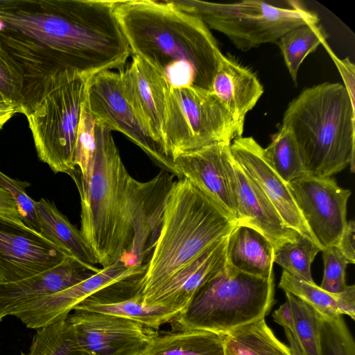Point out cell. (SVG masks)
<instances>
[{"label": "cell", "instance_id": "cell-1", "mask_svg": "<svg viewBox=\"0 0 355 355\" xmlns=\"http://www.w3.org/2000/svg\"><path fill=\"white\" fill-rule=\"evenodd\" d=\"M0 26L1 40L55 71H120L130 53L114 1L0 0Z\"/></svg>", "mask_w": 355, "mask_h": 355}, {"label": "cell", "instance_id": "cell-2", "mask_svg": "<svg viewBox=\"0 0 355 355\" xmlns=\"http://www.w3.org/2000/svg\"><path fill=\"white\" fill-rule=\"evenodd\" d=\"M114 13L130 52L170 87L210 90L223 53L200 19L169 1H114Z\"/></svg>", "mask_w": 355, "mask_h": 355}, {"label": "cell", "instance_id": "cell-3", "mask_svg": "<svg viewBox=\"0 0 355 355\" xmlns=\"http://www.w3.org/2000/svg\"><path fill=\"white\" fill-rule=\"evenodd\" d=\"M111 132L95 121L92 173L87 180L74 173L71 175L80 198V231L103 268L119 260L129 266L134 240V178L127 171Z\"/></svg>", "mask_w": 355, "mask_h": 355}, {"label": "cell", "instance_id": "cell-4", "mask_svg": "<svg viewBox=\"0 0 355 355\" xmlns=\"http://www.w3.org/2000/svg\"><path fill=\"white\" fill-rule=\"evenodd\" d=\"M282 125L291 130L306 175L330 178L347 166L355 172V106L342 84L304 89L288 104Z\"/></svg>", "mask_w": 355, "mask_h": 355}, {"label": "cell", "instance_id": "cell-5", "mask_svg": "<svg viewBox=\"0 0 355 355\" xmlns=\"http://www.w3.org/2000/svg\"><path fill=\"white\" fill-rule=\"evenodd\" d=\"M236 225L189 180L178 178L168 193L153 252L141 279L144 300Z\"/></svg>", "mask_w": 355, "mask_h": 355}, {"label": "cell", "instance_id": "cell-6", "mask_svg": "<svg viewBox=\"0 0 355 355\" xmlns=\"http://www.w3.org/2000/svg\"><path fill=\"white\" fill-rule=\"evenodd\" d=\"M274 302V279L227 264L196 293L171 322L172 330H202L224 335L265 318Z\"/></svg>", "mask_w": 355, "mask_h": 355}, {"label": "cell", "instance_id": "cell-7", "mask_svg": "<svg viewBox=\"0 0 355 355\" xmlns=\"http://www.w3.org/2000/svg\"><path fill=\"white\" fill-rule=\"evenodd\" d=\"M89 78L71 69L53 73L24 114L39 159L55 173L71 175L76 170V144Z\"/></svg>", "mask_w": 355, "mask_h": 355}, {"label": "cell", "instance_id": "cell-8", "mask_svg": "<svg viewBox=\"0 0 355 355\" xmlns=\"http://www.w3.org/2000/svg\"><path fill=\"white\" fill-rule=\"evenodd\" d=\"M169 1L180 10L200 19L208 28L226 35L242 51L266 43L277 44L290 30L319 22L316 13L294 1H290L289 8L257 0L232 3L196 0Z\"/></svg>", "mask_w": 355, "mask_h": 355}, {"label": "cell", "instance_id": "cell-9", "mask_svg": "<svg viewBox=\"0 0 355 355\" xmlns=\"http://www.w3.org/2000/svg\"><path fill=\"white\" fill-rule=\"evenodd\" d=\"M239 137L232 114L210 90L168 87L162 139L173 160L182 153L214 143H232Z\"/></svg>", "mask_w": 355, "mask_h": 355}, {"label": "cell", "instance_id": "cell-10", "mask_svg": "<svg viewBox=\"0 0 355 355\" xmlns=\"http://www.w3.org/2000/svg\"><path fill=\"white\" fill-rule=\"evenodd\" d=\"M86 105L94 119L111 131L124 134L162 171L178 177L173 160L144 125L123 91L119 72L105 71L92 76Z\"/></svg>", "mask_w": 355, "mask_h": 355}, {"label": "cell", "instance_id": "cell-11", "mask_svg": "<svg viewBox=\"0 0 355 355\" xmlns=\"http://www.w3.org/2000/svg\"><path fill=\"white\" fill-rule=\"evenodd\" d=\"M67 320L84 355H146L156 330L123 317L73 310Z\"/></svg>", "mask_w": 355, "mask_h": 355}, {"label": "cell", "instance_id": "cell-12", "mask_svg": "<svg viewBox=\"0 0 355 355\" xmlns=\"http://www.w3.org/2000/svg\"><path fill=\"white\" fill-rule=\"evenodd\" d=\"M293 199L322 248L336 246L347 223L351 191L333 178L305 175L288 184Z\"/></svg>", "mask_w": 355, "mask_h": 355}, {"label": "cell", "instance_id": "cell-13", "mask_svg": "<svg viewBox=\"0 0 355 355\" xmlns=\"http://www.w3.org/2000/svg\"><path fill=\"white\" fill-rule=\"evenodd\" d=\"M67 257L27 225L0 218V282H15L42 272Z\"/></svg>", "mask_w": 355, "mask_h": 355}, {"label": "cell", "instance_id": "cell-14", "mask_svg": "<svg viewBox=\"0 0 355 355\" xmlns=\"http://www.w3.org/2000/svg\"><path fill=\"white\" fill-rule=\"evenodd\" d=\"M146 266H129L121 260L117 261L71 287L41 297L15 317L28 328L46 327L67 319L77 304L96 292L119 282L144 275Z\"/></svg>", "mask_w": 355, "mask_h": 355}, {"label": "cell", "instance_id": "cell-15", "mask_svg": "<svg viewBox=\"0 0 355 355\" xmlns=\"http://www.w3.org/2000/svg\"><path fill=\"white\" fill-rule=\"evenodd\" d=\"M225 166L237 214V225L250 227L264 236L274 249L300 234L287 227L259 186L234 159L230 149Z\"/></svg>", "mask_w": 355, "mask_h": 355}, {"label": "cell", "instance_id": "cell-16", "mask_svg": "<svg viewBox=\"0 0 355 355\" xmlns=\"http://www.w3.org/2000/svg\"><path fill=\"white\" fill-rule=\"evenodd\" d=\"M234 159L261 189L285 225L322 248L302 217L288 187L269 164L264 152L252 137L235 138L230 144Z\"/></svg>", "mask_w": 355, "mask_h": 355}, {"label": "cell", "instance_id": "cell-17", "mask_svg": "<svg viewBox=\"0 0 355 355\" xmlns=\"http://www.w3.org/2000/svg\"><path fill=\"white\" fill-rule=\"evenodd\" d=\"M231 143L218 142L177 155L178 178L189 180L237 223V214L225 166Z\"/></svg>", "mask_w": 355, "mask_h": 355}, {"label": "cell", "instance_id": "cell-18", "mask_svg": "<svg viewBox=\"0 0 355 355\" xmlns=\"http://www.w3.org/2000/svg\"><path fill=\"white\" fill-rule=\"evenodd\" d=\"M100 270L67 257L58 266L15 282H0V322L48 295L71 287Z\"/></svg>", "mask_w": 355, "mask_h": 355}, {"label": "cell", "instance_id": "cell-19", "mask_svg": "<svg viewBox=\"0 0 355 355\" xmlns=\"http://www.w3.org/2000/svg\"><path fill=\"white\" fill-rule=\"evenodd\" d=\"M143 275L110 285L80 302L73 310L114 315L157 331L162 325L171 322L179 312L166 306L144 303L141 283Z\"/></svg>", "mask_w": 355, "mask_h": 355}, {"label": "cell", "instance_id": "cell-20", "mask_svg": "<svg viewBox=\"0 0 355 355\" xmlns=\"http://www.w3.org/2000/svg\"><path fill=\"white\" fill-rule=\"evenodd\" d=\"M230 233L216 241L197 258L177 271L144 298V303L166 306L179 313L182 312L198 290L227 264Z\"/></svg>", "mask_w": 355, "mask_h": 355}, {"label": "cell", "instance_id": "cell-21", "mask_svg": "<svg viewBox=\"0 0 355 355\" xmlns=\"http://www.w3.org/2000/svg\"><path fill=\"white\" fill-rule=\"evenodd\" d=\"M119 73L126 98L146 128L163 145L162 128L168 83L156 70L135 55Z\"/></svg>", "mask_w": 355, "mask_h": 355}, {"label": "cell", "instance_id": "cell-22", "mask_svg": "<svg viewBox=\"0 0 355 355\" xmlns=\"http://www.w3.org/2000/svg\"><path fill=\"white\" fill-rule=\"evenodd\" d=\"M210 91L230 112L241 137L246 114L263 93V85L257 76L233 58L223 55Z\"/></svg>", "mask_w": 355, "mask_h": 355}, {"label": "cell", "instance_id": "cell-23", "mask_svg": "<svg viewBox=\"0 0 355 355\" xmlns=\"http://www.w3.org/2000/svg\"><path fill=\"white\" fill-rule=\"evenodd\" d=\"M273 254L269 241L250 227L236 225L230 234L227 261L239 271L263 279H274Z\"/></svg>", "mask_w": 355, "mask_h": 355}, {"label": "cell", "instance_id": "cell-24", "mask_svg": "<svg viewBox=\"0 0 355 355\" xmlns=\"http://www.w3.org/2000/svg\"><path fill=\"white\" fill-rule=\"evenodd\" d=\"M40 233L80 263L96 267L94 254L80 230L72 225L51 202L41 198L35 202Z\"/></svg>", "mask_w": 355, "mask_h": 355}, {"label": "cell", "instance_id": "cell-25", "mask_svg": "<svg viewBox=\"0 0 355 355\" xmlns=\"http://www.w3.org/2000/svg\"><path fill=\"white\" fill-rule=\"evenodd\" d=\"M146 355H225L223 335L195 329L157 333Z\"/></svg>", "mask_w": 355, "mask_h": 355}, {"label": "cell", "instance_id": "cell-26", "mask_svg": "<svg viewBox=\"0 0 355 355\" xmlns=\"http://www.w3.org/2000/svg\"><path fill=\"white\" fill-rule=\"evenodd\" d=\"M225 355H292L273 334L265 318L223 335Z\"/></svg>", "mask_w": 355, "mask_h": 355}, {"label": "cell", "instance_id": "cell-27", "mask_svg": "<svg viewBox=\"0 0 355 355\" xmlns=\"http://www.w3.org/2000/svg\"><path fill=\"white\" fill-rule=\"evenodd\" d=\"M327 37L321 26L306 24L296 27L283 35L277 41L284 62L295 84L298 70L304 58L315 51Z\"/></svg>", "mask_w": 355, "mask_h": 355}, {"label": "cell", "instance_id": "cell-28", "mask_svg": "<svg viewBox=\"0 0 355 355\" xmlns=\"http://www.w3.org/2000/svg\"><path fill=\"white\" fill-rule=\"evenodd\" d=\"M264 152L273 170L286 184L306 175L296 141L288 128L281 126Z\"/></svg>", "mask_w": 355, "mask_h": 355}, {"label": "cell", "instance_id": "cell-29", "mask_svg": "<svg viewBox=\"0 0 355 355\" xmlns=\"http://www.w3.org/2000/svg\"><path fill=\"white\" fill-rule=\"evenodd\" d=\"M321 249L307 238L300 235L295 240L274 249L273 261L291 275L314 283L311 263Z\"/></svg>", "mask_w": 355, "mask_h": 355}, {"label": "cell", "instance_id": "cell-30", "mask_svg": "<svg viewBox=\"0 0 355 355\" xmlns=\"http://www.w3.org/2000/svg\"><path fill=\"white\" fill-rule=\"evenodd\" d=\"M24 355H84L67 318L38 329Z\"/></svg>", "mask_w": 355, "mask_h": 355}, {"label": "cell", "instance_id": "cell-31", "mask_svg": "<svg viewBox=\"0 0 355 355\" xmlns=\"http://www.w3.org/2000/svg\"><path fill=\"white\" fill-rule=\"evenodd\" d=\"M279 287L310 305L321 316L333 318L341 315L338 310V293H330L315 282L302 280L284 270Z\"/></svg>", "mask_w": 355, "mask_h": 355}, {"label": "cell", "instance_id": "cell-32", "mask_svg": "<svg viewBox=\"0 0 355 355\" xmlns=\"http://www.w3.org/2000/svg\"><path fill=\"white\" fill-rule=\"evenodd\" d=\"M292 313L293 333L305 355H320L316 311L296 296L285 293Z\"/></svg>", "mask_w": 355, "mask_h": 355}, {"label": "cell", "instance_id": "cell-33", "mask_svg": "<svg viewBox=\"0 0 355 355\" xmlns=\"http://www.w3.org/2000/svg\"><path fill=\"white\" fill-rule=\"evenodd\" d=\"M318 318L320 355H355L354 340L342 316Z\"/></svg>", "mask_w": 355, "mask_h": 355}, {"label": "cell", "instance_id": "cell-34", "mask_svg": "<svg viewBox=\"0 0 355 355\" xmlns=\"http://www.w3.org/2000/svg\"><path fill=\"white\" fill-rule=\"evenodd\" d=\"M23 69L0 40V96L21 113L24 103Z\"/></svg>", "mask_w": 355, "mask_h": 355}, {"label": "cell", "instance_id": "cell-35", "mask_svg": "<svg viewBox=\"0 0 355 355\" xmlns=\"http://www.w3.org/2000/svg\"><path fill=\"white\" fill-rule=\"evenodd\" d=\"M95 149V120L85 102L82 110L74 157L75 165L78 168L74 173L83 180H87L92 173Z\"/></svg>", "mask_w": 355, "mask_h": 355}, {"label": "cell", "instance_id": "cell-36", "mask_svg": "<svg viewBox=\"0 0 355 355\" xmlns=\"http://www.w3.org/2000/svg\"><path fill=\"white\" fill-rule=\"evenodd\" d=\"M324 275L320 288L334 294L343 292L347 286L345 272L348 261L337 246L323 249Z\"/></svg>", "mask_w": 355, "mask_h": 355}, {"label": "cell", "instance_id": "cell-37", "mask_svg": "<svg viewBox=\"0 0 355 355\" xmlns=\"http://www.w3.org/2000/svg\"><path fill=\"white\" fill-rule=\"evenodd\" d=\"M30 184L26 181L12 179L0 171V187L12 196L19 216L26 225L40 233V225L35 208V200L26 193Z\"/></svg>", "mask_w": 355, "mask_h": 355}, {"label": "cell", "instance_id": "cell-38", "mask_svg": "<svg viewBox=\"0 0 355 355\" xmlns=\"http://www.w3.org/2000/svg\"><path fill=\"white\" fill-rule=\"evenodd\" d=\"M322 44L335 63L343 78L344 87L349 94L352 103L355 106V65L348 58L340 59L337 57L329 46L327 41H324Z\"/></svg>", "mask_w": 355, "mask_h": 355}, {"label": "cell", "instance_id": "cell-39", "mask_svg": "<svg viewBox=\"0 0 355 355\" xmlns=\"http://www.w3.org/2000/svg\"><path fill=\"white\" fill-rule=\"evenodd\" d=\"M0 218L19 225H26L19 216L12 196L1 187H0Z\"/></svg>", "mask_w": 355, "mask_h": 355}, {"label": "cell", "instance_id": "cell-40", "mask_svg": "<svg viewBox=\"0 0 355 355\" xmlns=\"http://www.w3.org/2000/svg\"><path fill=\"white\" fill-rule=\"evenodd\" d=\"M354 238V221H347L346 225L336 246L345 257L349 263L352 264L355 263Z\"/></svg>", "mask_w": 355, "mask_h": 355}, {"label": "cell", "instance_id": "cell-41", "mask_svg": "<svg viewBox=\"0 0 355 355\" xmlns=\"http://www.w3.org/2000/svg\"><path fill=\"white\" fill-rule=\"evenodd\" d=\"M338 310L340 314L347 315L353 320L355 318V286L351 285L338 293Z\"/></svg>", "mask_w": 355, "mask_h": 355}, {"label": "cell", "instance_id": "cell-42", "mask_svg": "<svg viewBox=\"0 0 355 355\" xmlns=\"http://www.w3.org/2000/svg\"><path fill=\"white\" fill-rule=\"evenodd\" d=\"M275 322L280 324L284 329L293 332V323L290 304L286 301L282 304L272 314Z\"/></svg>", "mask_w": 355, "mask_h": 355}, {"label": "cell", "instance_id": "cell-43", "mask_svg": "<svg viewBox=\"0 0 355 355\" xmlns=\"http://www.w3.org/2000/svg\"><path fill=\"white\" fill-rule=\"evenodd\" d=\"M17 113L15 107L0 98V130L6 123Z\"/></svg>", "mask_w": 355, "mask_h": 355}, {"label": "cell", "instance_id": "cell-44", "mask_svg": "<svg viewBox=\"0 0 355 355\" xmlns=\"http://www.w3.org/2000/svg\"><path fill=\"white\" fill-rule=\"evenodd\" d=\"M292 355H305L293 332L284 329Z\"/></svg>", "mask_w": 355, "mask_h": 355}, {"label": "cell", "instance_id": "cell-45", "mask_svg": "<svg viewBox=\"0 0 355 355\" xmlns=\"http://www.w3.org/2000/svg\"><path fill=\"white\" fill-rule=\"evenodd\" d=\"M0 98H1V96H0Z\"/></svg>", "mask_w": 355, "mask_h": 355}]
</instances>
